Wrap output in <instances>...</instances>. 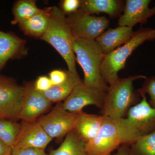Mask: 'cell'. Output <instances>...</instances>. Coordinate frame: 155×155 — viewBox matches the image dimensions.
Segmentation results:
<instances>
[{
    "instance_id": "cell-9",
    "label": "cell",
    "mask_w": 155,
    "mask_h": 155,
    "mask_svg": "<svg viewBox=\"0 0 155 155\" xmlns=\"http://www.w3.org/2000/svg\"><path fill=\"white\" fill-rule=\"evenodd\" d=\"M73 36L78 38L96 39L104 33L110 25L105 17H96L84 14L78 10L67 17Z\"/></svg>"
},
{
    "instance_id": "cell-16",
    "label": "cell",
    "mask_w": 155,
    "mask_h": 155,
    "mask_svg": "<svg viewBox=\"0 0 155 155\" xmlns=\"http://www.w3.org/2000/svg\"><path fill=\"white\" fill-rule=\"evenodd\" d=\"M125 2L120 0H81L79 11L84 14L105 13L116 18L124 11Z\"/></svg>"
},
{
    "instance_id": "cell-15",
    "label": "cell",
    "mask_w": 155,
    "mask_h": 155,
    "mask_svg": "<svg viewBox=\"0 0 155 155\" xmlns=\"http://www.w3.org/2000/svg\"><path fill=\"white\" fill-rule=\"evenodd\" d=\"M104 120L102 115L79 112L73 130L85 143L94 139L99 132Z\"/></svg>"
},
{
    "instance_id": "cell-10",
    "label": "cell",
    "mask_w": 155,
    "mask_h": 155,
    "mask_svg": "<svg viewBox=\"0 0 155 155\" xmlns=\"http://www.w3.org/2000/svg\"><path fill=\"white\" fill-rule=\"evenodd\" d=\"M106 94L104 91L86 85L82 81L75 86L62 104L66 110L71 113H79L89 105L96 106L101 110L104 104Z\"/></svg>"
},
{
    "instance_id": "cell-23",
    "label": "cell",
    "mask_w": 155,
    "mask_h": 155,
    "mask_svg": "<svg viewBox=\"0 0 155 155\" xmlns=\"http://www.w3.org/2000/svg\"><path fill=\"white\" fill-rule=\"evenodd\" d=\"M130 155H155V131L137 140L130 146Z\"/></svg>"
},
{
    "instance_id": "cell-12",
    "label": "cell",
    "mask_w": 155,
    "mask_h": 155,
    "mask_svg": "<svg viewBox=\"0 0 155 155\" xmlns=\"http://www.w3.org/2000/svg\"><path fill=\"white\" fill-rule=\"evenodd\" d=\"M51 102L40 92L36 90L33 84L25 86V93L19 119L26 122H33L39 116L51 107Z\"/></svg>"
},
{
    "instance_id": "cell-24",
    "label": "cell",
    "mask_w": 155,
    "mask_h": 155,
    "mask_svg": "<svg viewBox=\"0 0 155 155\" xmlns=\"http://www.w3.org/2000/svg\"><path fill=\"white\" fill-rule=\"evenodd\" d=\"M145 80L142 87L138 90L149 95L150 98V104L155 109V76L147 78Z\"/></svg>"
},
{
    "instance_id": "cell-7",
    "label": "cell",
    "mask_w": 155,
    "mask_h": 155,
    "mask_svg": "<svg viewBox=\"0 0 155 155\" xmlns=\"http://www.w3.org/2000/svg\"><path fill=\"white\" fill-rule=\"evenodd\" d=\"M137 91L142 99L130 108L125 118L137 140L155 131V109L148 102L145 94Z\"/></svg>"
},
{
    "instance_id": "cell-26",
    "label": "cell",
    "mask_w": 155,
    "mask_h": 155,
    "mask_svg": "<svg viewBox=\"0 0 155 155\" xmlns=\"http://www.w3.org/2000/svg\"><path fill=\"white\" fill-rule=\"evenodd\" d=\"M11 155H48L45 153L44 150L35 148H12Z\"/></svg>"
},
{
    "instance_id": "cell-28",
    "label": "cell",
    "mask_w": 155,
    "mask_h": 155,
    "mask_svg": "<svg viewBox=\"0 0 155 155\" xmlns=\"http://www.w3.org/2000/svg\"><path fill=\"white\" fill-rule=\"evenodd\" d=\"M67 75V71L56 69L50 72L49 78L51 81L53 85H58L63 83L66 80Z\"/></svg>"
},
{
    "instance_id": "cell-13",
    "label": "cell",
    "mask_w": 155,
    "mask_h": 155,
    "mask_svg": "<svg viewBox=\"0 0 155 155\" xmlns=\"http://www.w3.org/2000/svg\"><path fill=\"white\" fill-rule=\"evenodd\" d=\"M150 0H126L123 14L118 21L119 26L133 28L137 23L145 24L155 15V5L150 8Z\"/></svg>"
},
{
    "instance_id": "cell-25",
    "label": "cell",
    "mask_w": 155,
    "mask_h": 155,
    "mask_svg": "<svg viewBox=\"0 0 155 155\" xmlns=\"http://www.w3.org/2000/svg\"><path fill=\"white\" fill-rule=\"evenodd\" d=\"M80 5L81 0H64L61 2V9L65 15H71L78 11Z\"/></svg>"
},
{
    "instance_id": "cell-29",
    "label": "cell",
    "mask_w": 155,
    "mask_h": 155,
    "mask_svg": "<svg viewBox=\"0 0 155 155\" xmlns=\"http://www.w3.org/2000/svg\"><path fill=\"white\" fill-rule=\"evenodd\" d=\"M115 153L110 155H130V146L127 145H122L117 149Z\"/></svg>"
},
{
    "instance_id": "cell-5",
    "label": "cell",
    "mask_w": 155,
    "mask_h": 155,
    "mask_svg": "<svg viewBox=\"0 0 155 155\" xmlns=\"http://www.w3.org/2000/svg\"><path fill=\"white\" fill-rule=\"evenodd\" d=\"M155 39V29L140 27L125 44L105 55L100 67L103 79L110 85L119 79L118 72L124 69L127 58L143 43Z\"/></svg>"
},
{
    "instance_id": "cell-22",
    "label": "cell",
    "mask_w": 155,
    "mask_h": 155,
    "mask_svg": "<svg viewBox=\"0 0 155 155\" xmlns=\"http://www.w3.org/2000/svg\"><path fill=\"white\" fill-rule=\"evenodd\" d=\"M21 128V123L0 118V140L11 148L14 147Z\"/></svg>"
},
{
    "instance_id": "cell-30",
    "label": "cell",
    "mask_w": 155,
    "mask_h": 155,
    "mask_svg": "<svg viewBox=\"0 0 155 155\" xmlns=\"http://www.w3.org/2000/svg\"><path fill=\"white\" fill-rule=\"evenodd\" d=\"M12 148L5 144L0 140V155H5L11 153Z\"/></svg>"
},
{
    "instance_id": "cell-14",
    "label": "cell",
    "mask_w": 155,
    "mask_h": 155,
    "mask_svg": "<svg viewBox=\"0 0 155 155\" xmlns=\"http://www.w3.org/2000/svg\"><path fill=\"white\" fill-rule=\"evenodd\" d=\"M132 28L119 26L109 28L95 40L104 54L107 55L125 44L134 34Z\"/></svg>"
},
{
    "instance_id": "cell-17",
    "label": "cell",
    "mask_w": 155,
    "mask_h": 155,
    "mask_svg": "<svg viewBox=\"0 0 155 155\" xmlns=\"http://www.w3.org/2000/svg\"><path fill=\"white\" fill-rule=\"evenodd\" d=\"M51 8L41 9L38 14L20 22L18 24L19 28L26 35L41 38L50 26Z\"/></svg>"
},
{
    "instance_id": "cell-1",
    "label": "cell",
    "mask_w": 155,
    "mask_h": 155,
    "mask_svg": "<svg viewBox=\"0 0 155 155\" xmlns=\"http://www.w3.org/2000/svg\"><path fill=\"white\" fill-rule=\"evenodd\" d=\"M103 116L102 125L97 135L86 143L89 155H110L121 146H130L136 141L125 118Z\"/></svg>"
},
{
    "instance_id": "cell-6",
    "label": "cell",
    "mask_w": 155,
    "mask_h": 155,
    "mask_svg": "<svg viewBox=\"0 0 155 155\" xmlns=\"http://www.w3.org/2000/svg\"><path fill=\"white\" fill-rule=\"evenodd\" d=\"M25 93V87L0 74V118L19 119Z\"/></svg>"
},
{
    "instance_id": "cell-31",
    "label": "cell",
    "mask_w": 155,
    "mask_h": 155,
    "mask_svg": "<svg viewBox=\"0 0 155 155\" xmlns=\"http://www.w3.org/2000/svg\"><path fill=\"white\" fill-rule=\"evenodd\" d=\"M11 155V153L8 154H7V155Z\"/></svg>"
},
{
    "instance_id": "cell-19",
    "label": "cell",
    "mask_w": 155,
    "mask_h": 155,
    "mask_svg": "<svg viewBox=\"0 0 155 155\" xmlns=\"http://www.w3.org/2000/svg\"><path fill=\"white\" fill-rule=\"evenodd\" d=\"M67 78L63 83L58 85H53L47 91L41 92L52 103L61 102L67 98L75 86L82 81L78 72L73 73L67 71Z\"/></svg>"
},
{
    "instance_id": "cell-2",
    "label": "cell",
    "mask_w": 155,
    "mask_h": 155,
    "mask_svg": "<svg viewBox=\"0 0 155 155\" xmlns=\"http://www.w3.org/2000/svg\"><path fill=\"white\" fill-rule=\"evenodd\" d=\"M41 39L57 50L66 62L68 70L77 73L76 59L73 50L75 39L67 17L60 8L56 6L51 7L50 26Z\"/></svg>"
},
{
    "instance_id": "cell-8",
    "label": "cell",
    "mask_w": 155,
    "mask_h": 155,
    "mask_svg": "<svg viewBox=\"0 0 155 155\" xmlns=\"http://www.w3.org/2000/svg\"><path fill=\"white\" fill-rule=\"evenodd\" d=\"M78 113L66 110L62 103L59 102L49 113L39 118L37 122L50 137L61 139L73 130Z\"/></svg>"
},
{
    "instance_id": "cell-27",
    "label": "cell",
    "mask_w": 155,
    "mask_h": 155,
    "mask_svg": "<svg viewBox=\"0 0 155 155\" xmlns=\"http://www.w3.org/2000/svg\"><path fill=\"white\" fill-rule=\"evenodd\" d=\"M33 85L35 89L37 91L43 92L49 89L53 84L49 77L41 76L38 78Z\"/></svg>"
},
{
    "instance_id": "cell-4",
    "label": "cell",
    "mask_w": 155,
    "mask_h": 155,
    "mask_svg": "<svg viewBox=\"0 0 155 155\" xmlns=\"http://www.w3.org/2000/svg\"><path fill=\"white\" fill-rule=\"evenodd\" d=\"M76 61L84 73L83 82L107 93L109 88L103 79L100 67L105 55L95 40L76 39L73 45Z\"/></svg>"
},
{
    "instance_id": "cell-11",
    "label": "cell",
    "mask_w": 155,
    "mask_h": 155,
    "mask_svg": "<svg viewBox=\"0 0 155 155\" xmlns=\"http://www.w3.org/2000/svg\"><path fill=\"white\" fill-rule=\"evenodd\" d=\"M52 140L37 121H22L21 128L13 147L35 148L45 150Z\"/></svg>"
},
{
    "instance_id": "cell-18",
    "label": "cell",
    "mask_w": 155,
    "mask_h": 155,
    "mask_svg": "<svg viewBox=\"0 0 155 155\" xmlns=\"http://www.w3.org/2000/svg\"><path fill=\"white\" fill-rule=\"evenodd\" d=\"M25 41L15 34L0 31V71L10 59L22 51Z\"/></svg>"
},
{
    "instance_id": "cell-21",
    "label": "cell",
    "mask_w": 155,
    "mask_h": 155,
    "mask_svg": "<svg viewBox=\"0 0 155 155\" xmlns=\"http://www.w3.org/2000/svg\"><path fill=\"white\" fill-rule=\"evenodd\" d=\"M41 9L36 6V2L33 0H19L14 3L12 9L14 19L11 21L12 25L19 24L38 14Z\"/></svg>"
},
{
    "instance_id": "cell-3",
    "label": "cell",
    "mask_w": 155,
    "mask_h": 155,
    "mask_svg": "<svg viewBox=\"0 0 155 155\" xmlns=\"http://www.w3.org/2000/svg\"><path fill=\"white\" fill-rule=\"evenodd\" d=\"M146 78L143 75L119 78L116 82L109 86L104 104L101 110V115L113 119L124 118L140 96L137 90H134V81Z\"/></svg>"
},
{
    "instance_id": "cell-20",
    "label": "cell",
    "mask_w": 155,
    "mask_h": 155,
    "mask_svg": "<svg viewBox=\"0 0 155 155\" xmlns=\"http://www.w3.org/2000/svg\"><path fill=\"white\" fill-rule=\"evenodd\" d=\"M61 146L52 150L48 155H89L87 152L86 143L73 130L68 133Z\"/></svg>"
}]
</instances>
